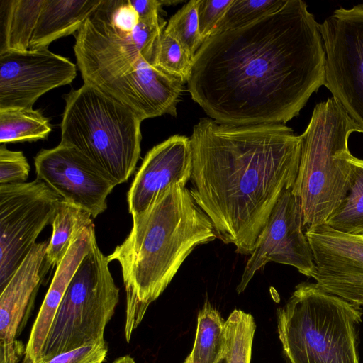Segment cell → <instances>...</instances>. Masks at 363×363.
<instances>
[{"instance_id": "6da1fadb", "label": "cell", "mask_w": 363, "mask_h": 363, "mask_svg": "<svg viewBox=\"0 0 363 363\" xmlns=\"http://www.w3.org/2000/svg\"><path fill=\"white\" fill-rule=\"evenodd\" d=\"M320 24L301 0L241 27L218 32L197 50L191 99L219 123L285 124L323 85Z\"/></svg>"}, {"instance_id": "7a4b0ae2", "label": "cell", "mask_w": 363, "mask_h": 363, "mask_svg": "<svg viewBox=\"0 0 363 363\" xmlns=\"http://www.w3.org/2000/svg\"><path fill=\"white\" fill-rule=\"evenodd\" d=\"M189 191L217 238L250 255L282 193L292 189L301 135L284 124H221L203 118L190 137Z\"/></svg>"}, {"instance_id": "3957f363", "label": "cell", "mask_w": 363, "mask_h": 363, "mask_svg": "<svg viewBox=\"0 0 363 363\" xmlns=\"http://www.w3.org/2000/svg\"><path fill=\"white\" fill-rule=\"evenodd\" d=\"M217 234L186 186H172L144 211L133 216L127 238L107 256L121 266L126 291L125 336L128 342L149 305L167 288L183 262Z\"/></svg>"}, {"instance_id": "277c9868", "label": "cell", "mask_w": 363, "mask_h": 363, "mask_svg": "<svg viewBox=\"0 0 363 363\" xmlns=\"http://www.w3.org/2000/svg\"><path fill=\"white\" fill-rule=\"evenodd\" d=\"M277 314L287 363H359L361 306L302 282Z\"/></svg>"}, {"instance_id": "5b68a950", "label": "cell", "mask_w": 363, "mask_h": 363, "mask_svg": "<svg viewBox=\"0 0 363 363\" xmlns=\"http://www.w3.org/2000/svg\"><path fill=\"white\" fill-rule=\"evenodd\" d=\"M63 99L60 143L78 150L117 185L127 182L140 158L143 119L87 84Z\"/></svg>"}, {"instance_id": "8992f818", "label": "cell", "mask_w": 363, "mask_h": 363, "mask_svg": "<svg viewBox=\"0 0 363 363\" xmlns=\"http://www.w3.org/2000/svg\"><path fill=\"white\" fill-rule=\"evenodd\" d=\"M359 132L332 97L314 107L301 135L298 174L291 189L302 211L303 228L325 223L346 196L351 167L348 139Z\"/></svg>"}, {"instance_id": "52a82bcc", "label": "cell", "mask_w": 363, "mask_h": 363, "mask_svg": "<svg viewBox=\"0 0 363 363\" xmlns=\"http://www.w3.org/2000/svg\"><path fill=\"white\" fill-rule=\"evenodd\" d=\"M108 264L96 238L67 288L40 362L104 340L105 328L114 314L120 291Z\"/></svg>"}, {"instance_id": "ba28073f", "label": "cell", "mask_w": 363, "mask_h": 363, "mask_svg": "<svg viewBox=\"0 0 363 363\" xmlns=\"http://www.w3.org/2000/svg\"><path fill=\"white\" fill-rule=\"evenodd\" d=\"M167 23L160 16L140 19L131 32L112 26L96 10L74 35V52L84 83L93 87L150 64Z\"/></svg>"}, {"instance_id": "9c48e42d", "label": "cell", "mask_w": 363, "mask_h": 363, "mask_svg": "<svg viewBox=\"0 0 363 363\" xmlns=\"http://www.w3.org/2000/svg\"><path fill=\"white\" fill-rule=\"evenodd\" d=\"M319 27L323 85L363 133V4L336 9Z\"/></svg>"}, {"instance_id": "30bf717a", "label": "cell", "mask_w": 363, "mask_h": 363, "mask_svg": "<svg viewBox=\"0 0 363 363\" xmlns=\"http://www.w3.org/2000/svg\"><path fill=\"white\" fill-rule=\"evenodd\" d=\"M61 197L36 178L0 184V291L51 224Z\"/></svg>"}, {"instance_id": "8fae6325", "label": "cell", "mask_w": 363, "mask_h": 363, "mask_svg": "<svg viewBox=\"0 0 363 363\" xmlns=\"http://www.w3.org/2000/svg\"><path fill=\"white\" fill-rule=\"evenodd\" d=\"M303 229L300 203L291 189H286L257 238L237 286L238 293L243 292L255 274L269 262L292 266L313 277L315 266Z\"/></svg>"}, {"instance_id": "7c38bea8", "label": "cell", "mask_w": 363, "mask_h": 363, "mask_svg": "<svg viewBox=\"0 0 363 363\" xmlns=\"http://www.w3.org/2000/svg\"><path fill=\"white\" fill-rule=\"evenodd\" d=\"M37 178L62 200L87 211L95 218L107 208L106 199L117 185L74 147L60 143L35 157Z\"/></svg>"}, {"instance_id": "4fadbf2b", "label": "cell", "mask_w": 363, "mask_h": 363, "mask_svg": "<svg viewBox=\"0 0 363 363\" xmlns=\"http://www.w3.org/2000/svg\"><path fill=\"white\" fill-rule=\"evenodd\" d=\"M76 76V65L48 48L0 53V110L32 108L42 95Z\"/></svg>"}, {"instance_id": "5bb4252c", "label": "cell", "mask_w": 363, "mask_h": 363, "mask_svg": "<svg viewBox=\"0 0 363 363\" xmlns=\"http://www.w3.org/2000/svg\"><path fill=\"white\" fill-rule=\"evenodd\" d=\"M315 266L313 277L325 291L363 305V235L323 223L306 229Z\"/></svg>"}, {"instance_id": "9a60e30c", "label": "cell", "mask_w": 363, "mask_h": 363, "mask_svg": "<svg viewBox=\"0 0 363 363\" xmlns=\"http://www.w3.org/2000/svg\"><path fill=\"white\" fill-rule=\"evenodd\" d=\"M192 169L190 138L174 135L154 146L145 155L127 194L132 216L146 210L172 186H185Z\"/></svg>"}, {"instance_id": "2e32d148", "label": "cell", "mask_w": 363, "mask_h": 363, "mask_svg": "<svg viewBox=\"0 0 363 363\" xmlns=\"http://www.w3.org/2000/svg\"><path fill=\"white\" fill-rule=\"evenodd\" d=\"M183 83L143 59L133 71L99 85V91L135 111L143 121L177 115Z\"/></svg>"}, {"instance_id": "e0dca14e", "label": "cell", "mask_w": 363, "mask_h": 363, "mask_svg": "<svg viewBox=\"0 0 363 363\" xmlns=\"http://www.w3.org/2000/svg\"><path fill=\"white\" fill-rule=\"evenodd\" d=\"M50 240L35 243L0 291V363H17L15 340L26 313L51 267L46 259Z\"/></svg>"}, {"instance_id": "ac0fdd59", "label": "cell", "mask_w": 363, "mask_h": 363, "mask_svg": "<svg viewBox=\"0 0 363 363\" xmlns=\"http://www.w3.org/2000/svg\"><path fill=\"white\" fill-rule=\"evenodd\" d=\"M96 239L94 223L85 227L74 238L57 266L43 302L33 325L23 363H39L50 328L67 288L84 256Z\"/></svg>"}, {"instance_id": "d6986e66", "label": "cell", "mask_w": 363, "mask_h": 363, "mask_svg": "<svg viewBox=\"0 0 363 363\" xmlns=\"http://www.w3.org/2000/svg\"><path fill=\"white\" fill-rule=\"evenodd\" d=\"M102 0H44L30 50L48 48L53 41L77 33Z\"/></svg>"}, {"instance_id": "ffe728a7", "label": "cell", "mask_w": 363, "mask_h": 363, "mask_svg": "<svg viewBox=\"0 0 363 363\" xmlns=\"http://www.w3.org/2000/svg\"><path fill=\"white\" fill-rule=\"evenodd\" d=\"M5 16L0 53L30 50L44 0H4Z\"/></svg>"}, {"instance_id": "44dd1931", "label": "cell", "mask_w": 363, "mask_h": 363, "mask_svg": "<svg viewBox=\"0 0 363 363\" xmlns=\"http://www.w3.org/2000/svg\"><path fill=\"white\" fill-rule=\"evenodd\" d=\"M225 320L206 301L199 311L193 349L184 363H218L225 354Z\"/></svg>"}, {"instance_id": "7402d4cb", "label": "cell", "mask_w": 363, "mask_h": 363, "mask_svg": "<svg viewBox=\"0 0 363 363\" xmlns=\"http://www.w3.org/2000/svg\"><path fill=\"white\" fill-rule=\"evenodd\" d=\"M92 216L87 211L61 199L51 225L52 234L46 250V259L52 266H57L66 255L74 238L88 225Z\"/></svg>"}, {"instance_id": "603a6c76", "label": "cell", "mask_w": 363, "mask_h": 363, "mask_svg": "<svg viewBox=\"0 0 363 363\" xmlns=\"http://www.w3.org/2000/svg\"><path fill=\"white\" fill-rule=\"evenodd\" d=\"M349 161L351 172L348 191L325 223L342 233L363 235V160L352 155Z\"/></svg>"}, {"instance_id": "cb8c5ba5", "label": "cell", "mask_w": 363, "mask_h": 363, "mask_svg": "<svg viewBox=\"0 0 363 363\" xmlns=\"http://www.w3.org/2000/svg\"><path fill=\"white\" fill-rule=\"evenodd\" d=\"M52 131L49 120L40 110H0V143L36 141L47 138Z\"/></svg>"}, {"instance_id": "d4e9b609", "label": "cell", "mask_w": 363, "mask_h": 363, "mask_svg": "<svg viewBox=\"0 0 363 363\" xmlns=\"http://www.w3.org/2000/svg\"><path fill=\"white\" fill-rule=\"evenodd\" d=\"M255 323L253 317L234 310L225 320L227 363H250Z\"/></svg>"}, {"instance_id": "484cf974", "label": "cell", "mask_w": 363, "mask_h": 363, "mask_svg": "<svg viewBox=\"0 0 363 363\" xmlns=\"http://www.w3.org/2000/svg\"><path fill=\"white\" fill-rule=\"evenodd\" d=\"M164 30L156 42L151 65L183 84L188 82L194 60Z\"/></svg>"}, {"instance_id": "4316f807", "label": "cell", "mask_w": 363, "mask_h": 363, "mask_svg": "<svg viewBox=\"0 0 363 363\" xmlns=\"http://www.w3.org/2000/svg\"><path fill=\"white\" fill-rule=\"evenodd\" d=\"M198 1H188L169 18L164 30L193 60L203 43L199 30Z\"/></svg>"}, {"instance_id": "83f0119b", "label": "cell", "mask_w": 363, "mask_h": 363, "mask_svg": "<svg viewBox=\"0 0 363 363\" xmlns=\"http://www.w3.org/2000/svg\"><path fill=\"white\" fill-rule=\"evenodd\" d=\"M284 1L233 0L223 17L218 23L213 34L233 30L248 24L277 10L284 4Z\"/></svg>"}, {"instance_id": "f1b7e54d", "label": "cell", "mask_w": 363, "mask_h": 363, "mask_svg": "<svg viewBox=\"0 0 363 363\" xmlns=\"http://www.w3.org/2000/svg\"><path fill=\"white\" fill-rule=\"evenodd\" d=\"M30 165L21 151L9 150L0 145V184L24 183L28 179Z\"/></svg>"}, {"instance_id": "f546056e", "label": "cell", "mask_w": 363, "mask_h": 363, "mask_svg": "<svg viewBox=\"0 0 363 363\" xmlns=\"http://www.w3.org/2000/svg\"><path fill=\"white\" fill-rule=\"evenodd\" d=\"M233 2V0H199L197 16L203 43L208 39Z\"/></svg>"}, {"instance_id": "4dcf8cb0", "label": "cell", "mask_w": 363, "mask_h": 363, "mask_svg": "<svg viewBox=\"0 0 363 363\" xmlns=\"http://www.w3.org/2000/svg\"><path fill=\"white\" fill-rule=\"evenodd\" d=\"M107 352V345L102 340L58 354L40 363H103Z\"/></svg>"}, {"instance_id": "1f68e13d", "label": "cell", "mask_w": 363, "mask_h": 363, "mask_svg": "<svg viewBox=\"0 0 363 363\" xmlns=\"http://www.w3.org/2000/svg\"><path fill=\"white\" fill-rule=\"evenodd\" d=\"M140 19L158 16L162 6L160 0H130Z\"/></svg>"}, {"instance_id": "d6a6232c", "label": "cell", "mask_w": 363, "mask_h": 363, "mask_svg": "<svg viewBox=\"0 0 363 363\" xmlns=\"http://www.w3.org/2000/svg\"><path fill=\"white\" fill-rule=\"evenodd\" d=\"M113 363H135L134 359L129 355L117 358Z\"/></svg>"}, {"instance_id": "836d02e7", "label": "cell", "mask_w": 363, "mask_h": 363, "mask_svg": "<svg viewBox=\"0 0 363 363\" xmlns=\"http://www.w3.org/2000/svg\"><path fill=\"white\" fill-rule=\"evenodd\" d=\"M162 6H174L183 2V0H160Z\"/></svg>"}, {"instance_id": "e575fe53", "label": "cell", "mask_w": 363, "mask_h": 363, "mask_svg": "<svg viewBox=\"0 0 363 363\" xmlns=\"http://www.w3.org/2000/svg\"><path fill=\"white\" fill-rule=\"evenodd\" d=\"M218 363H227L225 354V357L222 359H220Z\"/></svg>"}]
</instances>
